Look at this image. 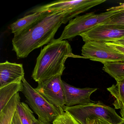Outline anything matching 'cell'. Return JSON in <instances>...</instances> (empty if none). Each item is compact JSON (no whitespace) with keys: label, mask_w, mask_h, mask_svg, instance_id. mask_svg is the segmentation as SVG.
Segmentation results:
<instances>
[{"label":"cell","mask_w":124,"mask_h":124,"mask_svg":"<svg viewBox=\"0 0 124 124\" xmlns=\"http://www.w3.org/2000/svg\"><path fill=\"white\" fill-rule=\"evenodd\" d=\"M82 55L85 59L103 64L109 62H124V55L104 42L89 41L85 43L82 47Z\"/></svg>","instance_id":"obj_7"},{"label":"cell","mask_w":124,"mask_h":124,"mask_svg":"<svg viewBox=\"0 0 124 124\" xmlns=\"http://www.w3.org/2000/svg\"><path fill=\"white\" fill-rule=\"evenodd\" d=\"M101 24L113 25L124 27V10L112 17Z\"/></svg>","instance_id":"obj_19"},{"label":"cell","mask_w":124,"mask_h":124,"mask_svg":"<svg viewBox=\"0 0 124 124\" xmlns=\"http://www.w3.org/2000/svg\"><path fill=\"white\" fill-rule=\"evenodd\" d=\"M103 70L116 82L124 80V62H109L104 64Z\"/></svg>","instance_id":"obj_16"},{"label":"cell","mask_w":124,"mask_h":124,"mask_svg":"<svg viewBox=\"0 0 124 124\" xmlns=\"http://www.w3.org/2000/svg\"><path fill=\"white\" fill-rule=\"evenodd\" d=\"M65 98V106L70 107L78 105L88 104L95 101H92L90 96L98 88L75 87L63 81Z\"/></svg>","instance_id":"obj_10"},{"label":"cell","mask_w":124,"mask_h":124,"mask_svg":"<svg viewBox=\"0 0 124 124\" xmlns=\"http://www.w3.org/2000/svg\"><path fill=\"white\" fill-rule=\"evenodd\" d=\"M21 101L19 93L16 94L5 107L0 111V124H11L16 111L17 106Z\"/></svg>","instance_id":"obj_15"},{"label":"cell","mask_w":124,"mask_h":124,"mask_svg":"<svg viewBox=\"0 0 124 124\" xmlns=\"http://www.w3.org/2000/svg\"><path fill=\"white\" fill-rule=\"evenodd\" d=\"M61 76L56 75L38 83L35 89L51 104L64 111L65 98Z\"/></svg>","instance_id":"obj_8"},{"label":"cell","mask_w":124,"mask_h":124,"mask_svg":"<svg viewBox=\"0 0 124 124\" xmlns=\"http://www.w3.org/2000/svg\"><path fill=\"white\" fill-rule=\"evenodd\" d=\"M23 89L22 80L0 87V111L5 107L16 94L19 92H22Z\"/></svg>","instance_id":"obj_13"},{"label":"cell","mask_w":124,"mask_h":124,"mask_svg":"<svg viewBox=\"0 0 124 124\" xmlns=\"http://www.w3.org/2000/svg\"><path fill=\"white\" fill-rule=\"evenodd\" d=\"M122 11H107L98 14L91 12L82 16H78L69 22V23L58 39L60 40L72 39L77 36H79L82 33L102 23Z\"/></svg>","instance_id":"obj_4"},{"label":"cell","mask_w":124,"mask_h":124,"mask_svg":"<svg viewBox=\"0 0 124 124\" xmlns=\"http://www.w3.org/2000/svg\"><path fill=\"white\" fill-rule=\"evenodd\" d=\"M50 13L37 12L28 14L11 24L10 29L14 35H17L28 29L46 16Z\"/></svg>","instance_id":"obj_12"},{"label":"cell","mask_w":124,"mask_h":124,"mask_svg":"<svg viewBox=\"0 0 124 124\" xmlns=\"http://www.w3.org/2000/svg\"><path fill=\"white\" fill-rule=\"evenodd\" d=\"M64 111L69 113L81 124H85L87 119L98 117L103 118L113 124H120L124 122L114 108L100 101L70 107L65 106Z\"/></svg>","instance_id":"obj_3"},{"label":"cell","mask_w":124,"mask_h":124,"mask_svg":"<svg viewBox=\"0 0 124 124\" xmlns=\"http://www.w3.org/2000/svg\"><path fill=\"white\" fill-rule=\"evenodd\" d=\"M11 124H22L17 111L15 113Z\"/></svg>","instance_id":"obj_23"},{"label":"cell","mask_w":124,"mask_h":124,"mask_svg":"<svg viewBox=\"0 0 124 124\" xmlns=\"http://www.w3.org/2000/svg\"><path fill=\"white\" fill-rule=\"evenodd\" d=\"M108 46L124 55V45L114 42L106 43Z\"/></svg>","instance_id":"obj_21"},{"label":"cell","mask_w":124,"mask_h":124,"mask_svg":"<svg viewBox=\"0 0 124 124\" xmlns=\"http://www.w3.org/2000/svg\"><path fill=\"white\" fill-rule=\"evenodd\" d=\"M106 1V0H58L36 7L30 11L27 14L28 15L37 12L54 13L71 11L76 17L79 14L86 12Z\"/></svg>","instance_id":"obj_6"},{"label":"cell","mask_w":124,"mask_h":124,"mask_svg":"<svg viewBox=\"0 0 124 124\" xmlns=\"http://www.w3.org/2000/svg\"><path fill=\"white\" fill-rule=\"evenodd\" d=\"M68 58L85 59L73 53L68 41L54 40L41 50L32 77L38 84L56 75H62Z\"/></svg>","instance_id":"obj_2"},{"label":"cell","mask_w":124,"mask_h":124,"mask_svg":"<svg viewBox=\"0 0 124 124\" xmlns=\"http://www.w3.org/2000/svg\"><path fill=\"white\" fill-rule=\"evenodd\" d=\"M53 124H81L74 117L67 112L60 114L52 123Z\"/></svg>","instance_id":"obj_18"},{"label":"cell","mask_w":124,"mask_h":124,"mask_svg":"<svg viewBox=\"0 0 124 124\" xmlns=\"http://www.w3.org/2000/svg\"><path fill=\"white\" fill-rule=\"evenodd\" d=\"M124 124V122H123L122 123H121V124Z\"/></svg>","instance_id":"obj_25"},{"label":"cell","mask_w":124,"mask_h":124,"mask_svg":"<svg viewBox=\"0 0 124 124\" xmlns=\"http://www.w3.org/2000/svg\"><path fill=\"white\" fill-rule=\"evenodd\" d=\"M85 124H113L103 118H98L86 119Z\"/></svg>","instance_id":"obj_20"},{"label":"cell","mask_w":124,"mask_h":124,"mask_svg":"<svg viewBox=\"0 0 124 124\" xmlns=\"http://www.w3.org/2000/svg\"><path fill=\"white\" fill-rule=\"evenodd\" d=\"M33 124H44V123L40 122L39 120L35 119L33 122Z\"/></svg>","instance_id":"obj_24"},{"label":"cell","mask_w":124,"mask_h":124,"mask_svg":"<svg viewBox=\"0 0 124 124\" xmlns=\"http://www.w3.org/2000/svg\"><path fill=\"white\" fill-rule=\"evenodd\" d=\"M79 36L85 43L89 41L111 42L124 38V27L99 24Z\"/></svg>","instance_id":"obj_9"},{"label":"cell","mask_w":124,"mask_h":124,"mask_svg":"<svg viewBox=\"0 0 124 124\" xmlns=\"http://www.w3.org/2000/svg\"><path fill=\"white\" fill-rule=\"evenodd\" d=\"M107 89L115 98L113 105L116 109H120L121 117L124 120V80Z\"/></svg>","instance_id":"obj_14"},{"label":"cell","mask_w":124,"mask_h":124,"mask_svg":"<svg viewBox=\"0 0 124 124\" xmlns=\"http://www.w3.org/2000/svg\"><path fill=\"white\" fill-rule=\"evenodd\" d=\"M124 10V3L120 4L118 6L111 7L106 10V11H122Z\"/></svg>","instance_id":"obj_22"},{"label":"cell","mask_w":124,"mask_h":124,"mask_svg":"<svg viewBox=\"0 0 124 124\" xmlns=\"http://www.w3.org/2000/svg\"><path fill=\"white\" fill-rule=\"evenodd\" d=\"M16 111L22 124H33L36 118L34 116L33 111L30 109L28 104L20 101L17 105Z\"/></svg>","instance_id":"obj_17"},{"label":"cell","mask_w":124,"mask_h":124,"mask_svg":"<svg viewBox=\"0 0 124 124\" xmlns=\"http://www.w3.org/2000/svg\"><path fill=\"white\" fill-rule=\"evenodd\" d=\"M23 64L6 61L0 63V87L15 82L22 81L24 77Z\"/></svg>","instance_id":"obj_11"},{"label":"cell","mask_w":124,"mask_h":124,"mask_svg":"<svg viewBox=\"0 0 124 124\" xmlns=\"http://www.w3.org/2000/svg\"><path fill=\"white\" fill-rule=\"evenodd\" d=\"M74 17L71 11L50 13L31 27L14 35L13 50L18 59L26 58L34 50L53 41L59 27Z\"/></svg>","instance_id":"obj_1"},{"label":"cell","mask_w":124,"mask_h":124,"mask_svg":"<svg viewBox=\"0 0 124 124\" xmlns=\"http://www.w3.org/2000/svg\"><path fill=\"white\" fill-rule=\"evenodd\" d=\"M22 93L33 111L38 115V119L44 124H51L62 112L64 111L50 103L42 95L36 91L26 80H22Z\"/></svg>","instance_id":"obj_5"}]
</instances>
